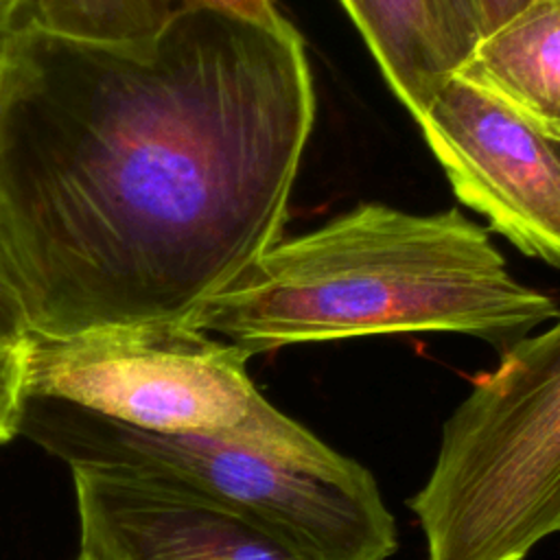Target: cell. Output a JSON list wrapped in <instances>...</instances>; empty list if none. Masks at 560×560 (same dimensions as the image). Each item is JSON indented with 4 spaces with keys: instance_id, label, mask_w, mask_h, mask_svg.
<instances>
[{
    "instance_id": "cell-14",
    "label": "cell",
    "mask_w": 560,
    "mask_h": 560,
    "mask_svg": "<svg viewBox=\"0 0 560 560\" xmlns=\"http://www.w3.org/2000/svg\"><path fill=\"white\" fill-rule=\"evenodd\" d=\"M532 0H481V15H483V33L497 28L516 11H521Z\"/></svg>"
},
{
    "instance_id": "cell-7",
    "label": "cell",
    "mask_w": 560,
    "mask_h": 560,
    "mask_svg": "<svg viewBox=\"0 0 560 560\" xmlns=\"http://www.w3.org/2000/svg\"><path fill=\"white\" fill-rule=\"evenodd\" d=\"M81 549L105 560H306L252 521L144 483L72 470Z\"/></svg>"
},
{
    "instance_id": "cell-11",
    "label": "cell",
    "mask_w": 560,
    "mask_h": 560,
    "mask_svg": "<svg viewBox=\"0 0 560 560\" xmlns=\"http://www.w3.org/2000/svg\"><path fill=\"white\" fill-rule=\"evenodd\" d=\"M26 405V337L0 339V444L20 433Z\"/></svg>"
},
{
    "instance_id": "cell-12",
    "label": "cell",
    "mask_w": 560,
    "mask_h": 560,
    "mask_svg": "<svg viewBox=\"0 0 560 560\" xmlns=\"http://www.w3.org/2000/svg\"><path fill=\"white\" fill-rule=\"evenodd\" d=\"M453 70L483 37L481 0H429Z\"/></svg>"
},
{
    "instance_id": "cell-3",
    "label": "cell",
    "mask_w": 560,
    "mask_h": 560,
    "mask_svg": "<svg viewBox=\"0 0 560 560\" xmlns=\"http://www.w3.org/2000/svg\"><path fill=\"white\" fill-rule=\"evenodd\" d=\"M20 435L70 470L177 492L238 514L306 560H387L396 523L372 472L317 435L302 444L129 427L55 398H26Z\"/></svg>"
},
{
    "instance_id": "cell-8",
    "label": "cell",
    "mask_w": 560,
    "mask_h": 560,
    "mask_svg": "<svg viewBox=\"0 0 560 560\" xmlns=\"http://www.w3.org/2000/svg\"><path fill=\"white\" fill-rule=\"evenodd\" d=\"M560 144V0H532L453 70Z\"/></svg>"
},
{
    "instance_id": "cell-1",
    "label": "cell",
    "mask_w": 560,
    "mask_h": 560,
    "mask_svg": "<svg viewBox=\"0 0 560 560\" xmlns=\"http://www.w3.org/2000/svg\"><path fill=\"white\" fill-rule=\"evenodd\" d=\"M313 122L295 26L210 7L136 44L13 24L0 225L31 330L186 319L282 238Z\"/></svg>"
},
{
    "instance_id": "cell-6",
    "label": "cell",
    "mask_w": 560,
    "mask_h": 560,
    "mask_svg": "<svg viewBox=\"0 0 560 560\" xmlns=\"http://www.w3.org/2000/svg\"><path fill=\"white\" fill-rule=\"evenodd\" d=\"M416 122L457 199L560 267V144L453 72Z\"/></svg>"
},
{
    "instance_id": "cell-4",
    "label": "cell",
    "mask_w": 560,
    "mask_h": 560,
    "mask_svg": "<svg viewBox=\"0 0 560 560\" xmlns=\"http://www.w3.org/2000/svg\"><path fill=\"white\" fill-rule=\"evenodd\" d=\"M409 505L427 560H525L560 534V315L475 378Z\"/></svg>"
},
{
    "instance_id": "cell-9",
    "label": "cell",
    "mask_w": 560,
    "mask_h": 560,
    "mask_svg": "<svg viewBox=\"0 0 560 560\" xmlns=\"http://www.w3.org/2000/svg\"><path fill=\"white\" fill-rule=\"evenodd\" d=\"M389 90L418 120L453 72L429 0H339Z\"/></svg>"
},
{
    "instance_id": "cell-16",
    "label": "cell",
    "mask_w": 560,
    "mask_h": 560,
    "mask_svg": "<svg viewBox=\"0 0 560 560\" xmlns=\"http://www.w3.org/2000/svg\"><path fill=\"white\" fill-rule=\"evenodd\" d=\"M11 28H0V98H2V72H4V57H7V44H9Z\"/></svg>"
},
{
    "instance_id": "cell-5",
    "label": "cell",
    "mask_w": 560,
    "mask_h": 560,
    "mask_svg": "<svg viewBox=\"0 0 560 560\" xmlns=\"http://www.w3.org/2000/svg\"><path fill=\"white\" fill-rule=\"evenodd\" d=\"M249 354L184 319L26 335V398H55L129 427L302 444L315 438L247 374Z\"/></svg>"
},
{
    "instance_id": "cell-15",
    "label": "cell",
    "mask_w": 560,
    "mask_h": 560,
    "mask_svg": "<svg viewBox=\"0 0 560 560\" xmlns=\"http://www.w3.org/2000/svg\"><path fill=\"white\" fill-rule=\"evenodd\" d=\"M24 0H0V28H11L18 22Z\"/></svg>"
},
{
    "instance_id": "cell-2",
    "label": "cell",
    "mask_w": 560,
    "mask_h": 560,
    "mask_svg": "<svg viewBox=\"0 0 560 560\" xmlns=\"http://www.w3.org/2000/svg\"><path fill=\"white\" fill-rule=\"evenodd\" d=\"M560 315L457 208L361 203L280 238L184 322L249 357L293 343L459 332L505 350Z\"/></svg>"
},
{
    "instance_id": "cell-10",
    "label": "cell",
    "mask_w": 560,
    "mask_h": 560,
    "mask_svg": "<svg viewBox=\"0 0 560 560\" xmlns=\"http://www.w3.org/2000/svg\"><path fill=\"white\" fill-rule=\"evenodd\" d=\"M192 7L228 11L269 28L293 26L273 0H24L15 24L98 44H136Z\"/></svg>"
},
{
    "instance_id": "cell-17",
    "label": "cell",
    "mask_w": 560,
    "mask_h": 560,
    "mask_svg": "<svg viewBox=\"0 0 560 560\" xmlns=\"http://www.w3.org/2000/svg\"><path fill=\"white\" fill-rule=\"evenodd\" d=\"M79 560H105V558H101V556H96V553H90V551H83V549H81Z\"/></svg>"
},
{
    "instance_id": "cell-13",
    "label": "cell",
    "mask_w": 560,
    "mask_h": 560,
    "mask_svg": "<svg viewBox=\"0 0 560 560\" xmlns=\"http://www.w3.org/2000/svg\"><path fill=\"white\" fill-rule=\"evenodd\" d=\"M31 332L22 278L0 225V339L15 341Z\"/></svg>"
}]
</instances>
